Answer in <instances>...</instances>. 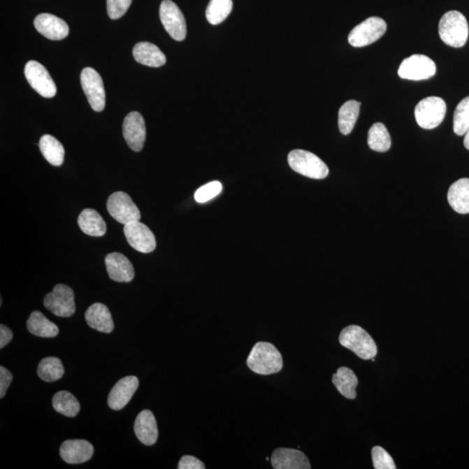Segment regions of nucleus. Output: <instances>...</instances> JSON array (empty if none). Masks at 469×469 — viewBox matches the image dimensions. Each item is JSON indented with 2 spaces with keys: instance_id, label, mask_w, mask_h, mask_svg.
Listing matches in <instances>:
<instances>
[{
  "instance_id": "f257e3e1",
  "label": "nucleus",
  "mask_w": 469,
  "mask_h": 469,
  "mask_svg": "<svg viewBox=\"0 0 469 469\" xmlns=\"http://www.w3.org/2000/svg\"><path fill=\"white\" fill-rule=\"evenodd\" d=\"M247 365L256 374L268 375L280 372L284 361L281 353L272 343L259 342L250 352Z\"/></svg>"
},
{
  "instance_id": "f03ea898",
  "label": "nucleus",
  "mask_w": 469,
  "mask_h": 469,
  "mask_svg": "<svg viewBox=\"0 0 469 469\" xmlns=\"http://www.w3.org/2000/svg\"><path fill=\"white\" fill-rule=\"evenodd\" d=\"M466 17L458 10H449L439 22V35L446 45L454 48H463L468 38Z\"/></svg>"
},
{
  "instance_id": "7ed1b4c3",
  "label": "nucleus",
  "mask_w": 469,
  "mask_h": 469,
  "mask_svg": "<svg viewBox=\"0 0 469 469\" xmlns=\"http://www.w3.org/2000/svg\"><path fill=\"white\" fill-rule=\"evenodd\" d=\"M339 342L361 359H374L377 356V346L374 339L360 326L350 325L343 329L339 336Z\"/></svg>"
},
{
  "instance_id": "20e7f679",
  "label": "nucleus",
  "mask_w": 469,
  "mask_h": 469,
  "mask_svg": "<svg viewBox=\"0 0 469 469\" xmlns=\"http://www.w3.org/2000/svg\"><path fill=\"white\" fill-rule=\"evenodd\" d=\"M289 166L296 173L313 179L328 177L329 171L323 160L304 150H294L288 156Z\"/></svg>"
},
{
  "instance_id": "39448f33",
  "label": "nucleus",
  "mask_w": 469,
  "mask_h": 469,
  "mask_svg": "<svg viewBox=\"0 0 469 469\" xmlns=\"http://www.w3.org/2000/svg\"><path fill=\"white\" fill-rule=\"evenodd\" d=\"M447 106L439 96H428L421 100L415 106L414 117L419 127L432 130L440 124L445 117Z\"/></svg>"
},
{
  "instance_id": "423d86ee",
  "label": "nucleus",
  "mask_w": 469,
  "mask_h": 469,
  "mask_svg": "<svg viewBox=\"0 0 469 469\" xmlns=\"http://www.w3.org/2000/svg\"><path fill=\"white\" fill-rule=\"evenodd\" d=\"M386 31L387 24L384 20L379 17H370L350 31L349 43L354 48H364L377 41Z\"/></svg>"
},
{
  "instance_id": "0eeeda50",
  "label": "nucleus",
  "mask_w": 469,
  "mask_h": 469,
  "mask_svg": "<svg viewBox=\"0 0 469 469\" xmlns=\"http://www.w3.org/2000/svg\"><path fill=\"white\" fill-rule=\"evenodd\" d=\"M107 210L114 219L124 225L139 221L141 218L140 210L131 196L123 192H114L109 196Z\"/></svg>"
},
{
  "instance_id": "6e6552de",
  "label": "nucleus",
  "mask_w": 469,
  "mask_h": 469,
  "mask_svg": "<svg viewBox=\"0 0 469 469\" xmlns=\"http://www.w3.org/2000/svg\"><path fill=\"white\" fill-rule=\"evenodd\" d=\"M436 64L428 57L414 55L404 59L400 64L398 75L403 80H425L435 76Z\"/></svg>"
},
{
  "instance_id": "1a4fd4ad",
  "label": "nucleus",
  "mask_w": 469,
  "mask_h": 469,
  "mask_svg": "<svg viewBox=\"0 0 469 469\" xmlns=\"http://www.w3.org/2000/svg\"><path fill=\"white\" fill-rule=\"evenodd\" d=\"M44 305L55 316L70 317L76 311L74 292L69 286L57 284L52 292L48 294L44 299Z\"/></svg>"
},
{
  "instance_id": "9d476101",
  "label": "nucleus",
  "mask_w": 469,
  "mask_h": 469,
  "mask_svg": "<svg viewBox=\"0 0 469 469\" xmlns=\"http://www.w3.org/2000/svg\"><path fill=\"white\" fill-rule=\"evenodd\" d=\"M159 16L164 29L171 38L177 41H182L186 38L187 28L184 14L171 0H164L161 3Z\"/></svg>"
},
{
  "instance_id": "9b49d317",
  "label": "nucleus",
  "mask_w": 469,
  "mask_h": 469,
  "mask_svg": "<svg viewBox=\"0 0 469 469\" xmlns=\"http://www.w3.org/2000/svg\"><path fill=\"white\" fill-rule=\"evenodd\" d=\"M81 85L92 110L102 112L106 107V91L98 71L91 67L85 68L81 73Z\"/></svg>"
},
{
  "instance_id": "f8f14e48",
  "label": "nucleus",
  "mask_w": 469,
  "mask_h": 469,
  "mask_svg": "<svg viewBox=\"0 0 469 469\" xmlns=\"http://www.w3.org/2000/svg\"><path fill=\"white\" fill-rule=\"evenodd\" d=\"M28 83L39 95L51 99L57 94V87L48 71L37 61L31 60L24 67Z\"/></svg>"
},
{
  "instance_id": "ddd939ff",
  "label": "nucleus",
  "mask_w": 469,
  "mask_h": 469,
  "mask_svg": "<svg viewBox=\"0 0 469 469\" xmlns=\"http://www.w3.org/2000/svg\"><path fill=\"white\" fill-rule=\"evenodd\" d=\"M124 233L129 245L142 253H150L156 249L157 242L153 232L141 222L125 224Z\"/></svg>"
},
{
  "instance_id": "4468645a",
  "label": "nucleus",
  "mask_w": 469,
  "mask_h": 469,
  "mask_svg": "<svg viewBox=\"0 0 469 469\" xmlns=\"http://www.w3.org/2000/svg\"><path fill=\"white\" fill-rule=\"evenodd\" d=\"M123 134L127 145L134 152H140L144 148L146 128L144 117L137 112L129 113L123 124Z\"/></svg>"
},
{
  "instance_id": "2eb2a0df",
  "label": "nucleus",
  "mask_w": 469,
  "mask_h": 469,
  "mask_svg": "<svg viewBox=\"0 0 469 469\" xmlns=\"http://www.w3.org/2000/svg\"><path fill=\"white\" fill-rule=\"evenodd\" d=\"M139 386L138 377L134 375L122 378L118 381L108 396V405L113 410H121L130 402Z\"/></svg>"
},
{
  "instance_id": "dca6fc26",
  "label": "nucleus",
  "mask_w": 469,
  "mask_h": 469,
  "mask_svg": "<svg viewBox=\"0 0 469 469\" xmlns=\"http://www.w3.org/2000/svg\"><path fill=\"white\" fill-rule=\"evenodd\" d=\"M60 456L69 464L88 461L94 454V447L85 440H68L60 447Z\"/></svg>"
},
{
  "instance_id": "f3484780",
  "label": "nucleus",
  "mask_w": 469,
  "mask_h": 469,
  "mask_svg": "<svg viewBox=\"0 0 469 469\" xmlns=\"http://www.w3.org/2000/svg\"><path fill=\"white\" fill-rule=\"evenodd\" d=\"M34 27L39 34L52 41H61L69 34L68 24L52 14H39L34 20Z\"/></svg>"
},
{
  "instance_id": "a211bd4d",
  "label": "nucleus",
  "mask_w": 469,
  "mask_h": 469,
  "mask_svg": "<svg viewBox=\"0 0 469 469\" xmlns=\"http://www.w3.org/2000/svg\"><path fill=\"white\" fill-rule=\"evenodd\" d=\"M106 270L112 280L117 282H130L134 280V265L123 254L110 253L106 257Z\"/></svg>"
},
{
  "instance_id": "6ab92c4d",
  "label": "nucleus",
  "mask_w": 469,
  "mask_h": 469,
  "mask_svg": "<svg viewBox=\"0 0 469 469\" xmlns=\"http://www.w3.org/2000/svg\"><path fill=\"white\" fill-rule=\"evenodd\" d=\"M272 466L275 469H310L309 460L303 452L292 449H275L271 456Z\"/></svg>"
},
{
  "instance_id": "aec40b11",
  "label": "nucleus",
  "mask_w": 469,
  "mask_h": 469,
  "mask_svg": "<svg viewBox=\"0 0 469 469\" xmlns=\"http://www.w3.org/2000/svg\"><path fill=\"white\" fill-rule=\"evenodd\" d=\"M134 432L140 442L146 446H152L159 438V429L152 411L143 410L136 418Z\"/></svg>"
},
{
  "instance_id": "412c9836",
  "label": "nucleus",
  "mask_w": 469,
  "mask_h": 469,
  "mask_svg": "<svg viewBox=\"0 0 469 469\" xmlns=\"http://www.w3.org/2000/svg\"><path fill=\"white\" fill-rule=\"evenodd\" d=\"M85 320L89 327L99 332L112 333L114 329V323L112 314L105 304L96 303L88 308L85 312Z\"/></svg>"
},
{
  "instance_id": "4be33fe9",
  "label": "nucleus",
  "mask_w": 469,
  "mask_h": 469,
  "mask_svg": "<svg viewBox=\"0 0 469 469\" xmlns=\"http://www.w3.org/2000/svg\"><path fill=\"white\" fill-rule=\"evenodd\" d=\"M447 201L457 213H469V178L459 179L450 186Z\"/></svg>"
},
{
  "instance_id": "5701e85b",
  "label": "nucleus",
  "mask_w": 469,
  "mask_h": 469,
  "mask_svg": "<svg viewBox=\"0 0 469 469\" xmlns=\"http://www.w3.org/2000/svg\"><path fill=\"white\" fill-rule=\"evenodd\" d=\"M134 56L138 63L150 67L163 66L166 57L157 45L149 42H141L134 48Z\"/></svg>"
},
{
  "instance_id": "b1692460",
  "label": "nucleus",
  "mask_w": 469,
  "mask_h": 469,
  "mask_svg": "<svg viewBox=\"0 0 469 469\" xmlns=\"http://www.w3.org/2000/svg\"><path fill=\"white\" fill-rule=\"evenodd\" d=\"M78 226L85 234L91 236H103L106 233V224L98 211L85 209L78 218Z\"/></svg>"
},
{
  "instance_id": "393cba45",
  "label": "nucleus",
  "mask_w": 469,
  "mask_h": 469,
  "mask_svg": "<svg viewBox=\"0 0 469 469\" xmlns=\"http://www.w3.org/2000/svg\"><path fill=\"white\" fill-rule=\"evenodd\" d=\"M332 382L338 389V392L346 398H356L358 379L356 374L350 368L347 367L339 368L336 373L333 375Z\"/></svg>"
},
{
  "instance_id": "a878e982",
  "label": "nucleus",
  "mask_w": 469,
  "mask_h": 469,
  "mask_svg": "<svg viewBox=\"0 0 469 469\" xmlns=\"http://www.w3.org/2000/svg\"><path fill=\"white\" fill-rule=\"evenodd\" d=\"M27 329L32 335L39 338H52L59 335L58 326L49 321L39 311H34L27 321Z\"/></svg>"
},
{
  "instance_id": "bb28decb",
  "label": "nucleus",
  "mask_w": 469,
  "mask_h": 469,
  "mask_svg": "<svg viewBox=\"0 0 469 469\" xmlns=\"http://www.w3.org/2000/svg\"><path fill=\"white\" fill-rule=\"evenodd\" d=\"M43 156L53 166H62L64 159V148L58 139L51 135H44L39 141Z\"/></svg>"
},
{
  "instance_id": "cd10ccee",
  "label": "nucleus",
  "mask_w": 469,
  "mask_h": 469,
  "mask_svg": "<svg viewBox=\"0 0 469 469\" xmlns=\"http://www.w3.org/2000/svg\"><path fill=\"white\" fill-rule=\"evenodd\" d=\"M361 103L356 100H349L343 103L338 113V127L343 135H349L356 125L359 117Z\"/></svg>"
},
{
  "instance_id": "c85d7f7f",
  "label": "nucleus",
  "mask_w": 469,
  "mask_h": 469,
  "mask_svg": "<svg viewBox=\"0 0 469 469\" xmlns=\"http://www.w3.org/2000/svg\"><path fill=\"white\" fill-rule=\"evenodd\" d=\"M368 145L375 152H388L391 147V138L384 124L375 123L372 125L368 131Z\"/></svg>"
},
{
  "instance_id": "c756f323",
  "label": "nucleus",
  "mask_w": 469,
  "mask_h": 469,
  "mask_svg": "<svg viewBox=\"0 0 469 469\" xmlns=\"http://www.w3.org/2000/svg\"><path fill=\"white\" fill-rule=\"evenodd\" d=\"M52 406L57 412L67 417H75L80 413V403L68 391H59L53 396Z\"/></svg>"
},
{
  "instance_id": "7c9ffc66",
  "label": "nucleus",
  "mask_w": 469,
  "mask_h": 469,
  "mask_svg": "<svg viewBox=\"0 0 469 469\" xmlns=\"http://www.w3.org/2000/svg\"><path fill=\"white\" fill-rule=\"evenodd\" d=\"M64 368L59 358L46 357L38 364V375L41 380L53 382L63 377Z\"/></svg>"
},
{
  "instance_id": "2f4dec72",
  "label": "nucleus",
  "mask_w": 469,
  "mask_h": 469,
  "mask_svg": "<svg viewBox=\"0 0 469 469\" xmlns=\"http://www.w3.org/2000/svg\"><path fill=\"white\" fill-rule=\"evenodd\" d=\"M233 2L232 0H210L206 9L207 20L211 24H219L230 15Z\"/></svg>"
},
{
  "instance_id": "473e14b6",
  "label": "nucleus",
  "mask_w": 469,
  "mask_h": 469,
  "mask_svg": "<svg viewBox=\"0 0 469 469\" xmlns=\"http://www.w3.org/2000/svg\"><path fill=\"white\" fill-rule=\"evenodd\" d=\"M469 128V96L458 103L454 114V132L463 136Z\"/></svg>"
},
{
  "instance_id": "72a5a7b5",
  "label": "nucleus",
  "mask_w": 469,
  "mask_h": 469,
  "mask_svg": "<svg viewBox=\"0 0 469 469\" xmlns=\"http://www.w3.org/2000/svg\"><path fill=\"white\" fill-rule=\"evenodd\" d=\"M371 454L375 469H396L393 458L383 447H374Z\"/></svg>"
},
{
  "instance_id": "f704fd0d",
  "label": "nucleus",
  "mask_w": 469,
  "mask_h": 469,
  "mask_svg": "<svg viewBox=\"0 0 469 469\" xmlns=\"http://www.w3.org/2000/svg\"><path fill=\"white\" fill-rule=\"evenodd\" d=\"M223 186L220 182L214 181L202 186L195 193V200L200 203H206L220 194Z\"/></svg>"
},
{
  "instance_id": "c9c22d12",
  "label": "nucleus",
  "mask_w": 469,
  "mask_h": 469,
  "mask_svg": "<svg viewBox=\"0 0 469 469\" xmlns=\"http://www.w3.org/2000/svg\"><path fill=\"white\" fill-rule=\"evenodd\" d=\"M132 0H107V13L112 20H118L127 13Z\"/></svg>"
},
{
  "instance_id": "e433bc0d",
  "label": "nucleus",
  "mask_w": 469,
  "mask_h": 469,
  "mask_svg": "<svg viewBox=\"0 0 469 469\" xmlns=\"http://www.w3.org/2000/svg\"><path fill=\"white\" fill-rule=\"evenodd\" d=\"M178 469H205V465L201 461L192 456H185L179 461Z\"/></svg>"
},
{
  "instance_id": "4c0bfd02",
  "label": "nucleus",
  "mask_w": 469,
  "mask_h": 469,
  "mask_svg": "<svg viewBox=\"0 0 469 469\" xmlns=\"http://www.w3.org/2000/svg\"><path fill=\"white\" fill-rule=\"evenodd\" d=\"M12 381V373L5 367H0V398L5 397Z\"/></svg>"
},
{
  "instance_id": "58836bf2",
  "label": "nucleus",
  "mask_w": 469,
  "mask_h": 469,
  "mask_svg": "<svg viewBox=\"0 0 469 469\" xmlns=\"http://www.w3.org/2000/svg\"><path fill=\"white\" fill-rule=\"evenodd\" d=\"M13 340V332L6 325H0V349L8 345Z\"/></svg>"
},
{
  "instance_id": "ea45409f",
  "label": "nucleus",
  "mask_w": 469,
  "mask_h": 469,
  "mask_svg": "<svg viewBox=\"0 0 469 469\" xmlns=\"http://www.w3.org/2000/svg\"><path fill=\"white\" fill-rule=\"evenodd\" d=\"M464 146H465V148H466L469 150V128H468V130L467 131L466 134H465Z\"/></svg>"
}]
</instances>
